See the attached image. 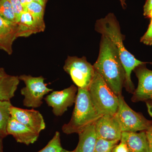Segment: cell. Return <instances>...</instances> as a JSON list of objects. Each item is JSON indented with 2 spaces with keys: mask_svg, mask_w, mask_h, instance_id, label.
<instances>
[{
  "mask_svg": "<svg viewBox=\"0 0 152 152\" xmlns=\"http://www.w3.org/2000/svg\"><path fill=\"white\" fill-rule=\"evenodd\" d=\"M95 29L102 35L108 38L117 50L124 69L125 80L124 87L128 92L133 94L134 86L131 79V74L136 67L148 62L137 59L126 49L124 45V36L121 34L118 21L113 13H110L104 18L96 22Z\"/></svg>",
  "mask_w": 152,
  "mask_h": 152,
  "instance_id": "cell-1",
  "label": "cell"
},
{
  "mask_svg": "<svg viewBox=\"0 0 152 152\" xmlns=\"http://www.w3.org/2000/svg\"><path fill=\"white\" fill-rule=\"evenodd\" d=\"M95 71L117 96L122 94L125 80L124 69L113 44L102 35L99 53L94 64Z\"/></svg>",
  "mask_w": 152,
  "mask_h": 152,
  "instance_id": "cell-2",
  "label": "cell"
},
{
  "mask_svg": "<svg viewBox=\"0 0 152 152\" xmlns=\"http://www.w3.org/2000/svg\"><path fill=\"white\" fill-rule=\"evenodd\" d=\"M75 104L70 120L62 128L63 132L66 134H79L95 124L102 116L94 105L88 89L78 88Z\"/></svg>",
  "mask_w": 152,
  "mask_h": 152,
  "instance_id": "cell-3",
  "label": "cell"
},
{
  "mask_svg": "<svg viewBox=\"0 0 152 152\" xmlns=\"http://www.w3.org/2000/svg\"><path fill=\"white\" fill-rule=\"evenodd\" d=\"M88 91L94 105L101 115H115L118 105V96L96 71Z\"/></svg>",
  "mask_w": 152,
  "mask_h": 152,
  "instance_id": "cell-4",
  "label": "cell"
},
{
  "mask_svg": "<svg viewBox=\"0 0 152 152\" xmlns=\"http://www.w3.org/2000/svg\"><path fill=\"white\" fill-rule=\"evenodd\" d=\"M118 105L115 115L122 132L145 131L152 125V121L148 120L140 113L133 110L128 105L122 94L118 96Z\"/></svg>",
  "mask_w": 152,
  "mask_h": 152,
  "instance_id": "cell-5",
  "label": "cell"
},
{
  "mask_svg": "<svg viewBox=\"0 0 152 152\" xmlns=\"http://www.w3.org/2000/svg\"><path fill=\"white\" fill-rule=\"evenodd\" d=\"M20 80L24 83L25 87L21 90V94L24 96L23 104L25 107L36 108L43 103L44 96L53 91L47 86L45 78L42 76L34 77L23 75L19 77Z\"/></svg>",
  "mask_w": 152,
  "mask_h": 152,
  "instance_id": "cell-6",
  "label": "cell"
},
{
  "mask_svg": "<svg viewBox=\"0 0 152 152\" xmlns=\"http://www.w3.org/2000/svg\"><path fill=\"white\" fill-rule=\"evenodd\" d=\"M64 69L70 76L78 88L88 90L95 74L94 66L87 61L85 57L68 56Z\"/></svg>",
  "mask_w": 152,
  "mask_h": 152,
  "instance_id": "cell-7",
  "label": "cell"
},
{
  "mask_svg": "<svg viewBox=\"0 0 152 152\" xmlns=\"http://www.w3.org/2000/svg\"><path fill=\"white\" fill-rule=\"evenodd\" d=\"M77 91V87L72 85L62 91L52 92L45 100L48 105L53 108L54 115L61 116L75 103Z\"/></svg>",
  "mask_w": 152,
  "mask_h": 152,
  "instance_id": "cell-8",
  "label": "cell"
},
{
  "mask_svg": "<svg viewBox=\"0 0 152 152\" xmlns=\"http://www.w3.org/2000/svg\"><path fill=\"white\" fill-rule=\"evenodd\" d=\"M146 65L139 66L134 70L138 83L132 97L133 102H145L152 98V70L148 69Z\"/></svg>",
  "mask_w": 152,
  "mask_h": 152,
  "instance_id": "cell-9",
  "label": "cell"
},
{
  "mask_svg": "<svg viewBox=\"0 0 152 152\" xmlns=\"http://www.w3.org/2000/svg\"><path fill=\"white\" fill-rule=\"evenodd\" d=\"M97 138L120 141L122 131L115 115L102 116L95 124Z\"/></svg>",
  "mask_w": 152,
  "mask_h": 152,
  "instance_id": "cell-10",
  "label": "cell"
},
{
  "mask_svg": "<svg viewBox=\"0 0 152 152\" xmlns=\"http://www.w3.org/2000/svg\"><path fill=\"white\" fill-rule=\"evenodd\" d=\"M10 114L11 116L19 122L39 134L45 129V123L42 114L33 108L26 110L12 106Z\"/></svg>",
  "mask_w": 152,
  "mask_h": 152,
  "instance_id": "cell-11",
  "label": "cell"
},
{
  "mask_svg": "<svg viewBox=\"0 0 152 152\" xmlns=\"http://www.w3.org/2000/svg\"><path fill=\"white\" fill-rule=\"evenodd\" d=\"M7 131L8 135L12 136L18 142L27 145L37 141L39 135V134L19 122L11 116L7 125Z\"/></svg>",
  "mask_w": 152,
  "mask_h": 152,
  "instance_id": "cell-12",
  "label": "cell"
},
{
  "mask_svg": "<svg viewBox=\"0 0 152 152\" xmlns=\"http://www.w3.org/2000/svg\"><path fill=\"white\" fill-rule=\"evenodd\" d=\"M18 24L0 16V49L10 55L13 44L17 38Z\"/></svg>",
  "mask_w": 152,
  "mask_h": 152,
  "instance_id": "cell-13",
  "label": "cell"
},
{
  "mask_svg": "<svg viewBox=\"0 0 152 152\" xmlns=\"http://www.w3.org/2000/svg\"><path fill=\"white\" fill-rule=\"evenodd\" d=\"M121 140L126 145L129 152H150L145 131L122 132Z\"/></svg>",
  "mask_w": 152,
  "mask_h": 152,
  "instance_id": "cell-14",
  "label": "cell"
},
{
  "mask_svg": "<svg viewBox=\"0 0 152 152\" xmlns=\"http://www.w3.org/2000/svg\"><path fill=\"white\" fill-rule=\"evenodd\" d=\"M18 24L17 38L28 37L34 34L44 31L42 27L33 18L29 13L24 11L20 18Z\"/></svg>",
  "mask_w": 152,
  "mask_h": 152,
  "instance_id": "cell-15",
  "label": "cell"
},
{
  "mask_svg": "<svg viewBox=\"0 0 152 152\" xmlns=\"http://www.w3.org/2000/svg\"><path fill=\"white\" fill-rule=\"evenodd\" d=\"M79 140L74 152H94L97 140L95 124L78 134Z\"/></svg>",
  "mask_w": 152,
  "mask_h": 152,
  "instance_id": "cell-16",
  "label": "cell"
},
{
  "mask_svg": "<svg viewBox=\"0 0 152 152\" xmlns=\"http://www.w3.org/2000/svg\"><path fill=\"white\" fill-rule=\"evenodd\" d=\"M20 81L18 76L8 75L0 77V101H10L15 96Z\"/></svg>",
  "mask_w": 152,
  "mask_h": 152,
  "instance_id": "cell-17",
  "label": "cell"
},
{
  "mask_svg": "<svg viewBox=\"0 0 152 152\" xmlns=\"http://www.w3.org/2000/svg\"><path fill=\"white\" fill-rule=\"evenodd\" d=\"M10 101H0V137L4 138L8 135L7 125L11 117Z\"/></svg>",
  "mask_w": 152,
  "mask_h": 152,
  "instance_id": "cell-18",
  "label": "cell"
},
{
  "mask_svg": "<svg viewBox=\"0 0 152 152\" xmlns=\"http://www.w3.org/2000/svg\"><path fill=\"white\" fill-rule=\"evenodd\" d=\"M45 10V7L39 3L33 1L28 5L24 11H28L34 20L45 30V24L44 20Z\"/></svg>",
  "mask_w": 152,
  "mask_h": 152,
  "instance_id": "cell-19",
  "label": "cell"
},
{
  "mask_svg": "<svg viewBox=\"0 0 152 152\" xmlns=\"http://www.w3.org/2000/svg\"><path fill=\"white\" fill-rule=\"evenodd\" d=\"M0 16L14 23H17L10 4L7 0H0Z\"/></svg>",
  "mask_w": 152,
  "mask_h": 152,
  "instance_id": "cell-20",
  "label": "cell"
},
{
  "mask_svg": "<svg viewBox=\"0 0 152 152\" xmlns=\"http://www.w3.org/2000/svg\"><path fill=\"white\" fill-rule=\"evenodd\" d=\"M119 142L97 138L94 152H113L114 148Z\"/></svg>",
  "mask_w": 152,
  "mask_h": 152,
  "instance_id": "cell-21",
  "label": "cell"
},
{
  "mask_svg": "<svg viewBox=\"0 0 152 152\" xmlns=\"http://www.w3.org/2000/svg\"><path fill=\"white\" fill-rule=\"evenodd\" d=\"M63 149L61 144L60 133L56 132L53 138L47 145L37 152H59Z\"/></svg>",
  "mask_w": 152,
  "mask_h": 152,
  "instance_id": "cell-22",
  "label": "cell"
},
{
  "mask_svg": "<svg viewBox=\"0 0 152 152\" xmlns=\"http://www.w3.org/2000/svg\"><path fill=\"white\" fill-rule=\"evenodd\" d=\"M10 4L12 8L15 16L17 23H18L20 20L22 14L24 12L20 0H7Z\"/></svg>",
  "mask_w": 152,
  "mask_h": 152,
  "instance_id": "cell-23",
  "label": "cell"
},
{
  "mask_svg": "<svg viewBox=\"0 0 152 152\" xmlns=\"http://www.w3.org/2000/svg\"><path fill=\"white\" fill-rule=\"evenodd\" d=\"M140 42L147 45H152V20H151V23L147 31L141 38Z\"/></svg>",
  "mask_w": 152,
  "mask_h": 152,
  "instance_id": "cell-24",
  "label": "cell"
},
{
  "mask_svg": "<svg viewBox=\"0 0 152 152\" xmlns=\"http://www.w3.org/2000/svg\"><path fill=\"white\" fill-rule=\"evenodd\" d=\"M113 152H129V151L124 142L120 140V143L117 144L115 147Z\"/></svg>",
  "mask_w": 152,
  "mask_h": 152,
  "instance_id": "cell-25",
  "label": "cell"
},
{
  "mask_svg": "<svg viewBox=\"0 0 152 152\" xmlns=\"http://www.w3.org/2000/svg\"><path fill=\"white\" fill-rule=\"evenodd\" d=\"M145 133L149 148V151L152 152V125L145 131Z\"/></svg>",
  "mask_w": 152,
  "mask_h": 152,
  "instance_id": "cell-26",
  "label": "cell"
},
{
  "mask_svg": "<svg viewBox=\"0 0 152 152\" xmlns=\"http://www.w3.org/2000/svg\"><path fill=\"white\" fill-rule=\"evenodd\" d=\"M152 10V0H147L143 7V15L148 17L150 11Z\"/></svg>",
  "mask_w": 152,
  "mask_h": 152,
  "instance_id": "cell-27",
  "label": "cell"
},
{
  "mask_svg": "<svg viewBox=\"0 0 152 152\" xmlns=\"http://www.w3.org/2000/svg\"><path fill=\"white\" fill-rule=\"evenodd\" d=\"M145 103L146 104L148 113L152 117V98L146 102Z\"/></svg>",
  "mask_w": 152,
  "mask_h": 152,
  "instance_id": "cell-28",
  "label": "cell"
},
{
  "mask_svg": "<svg viewBox=\"0 0 152 152\" xmlns=\"http://www.w3.org/2000/svg\"><path fill=\"white\" fill-rule=\"evenodd\" d=\"M20 1L21 4L23 8L24 9V11L28 5L30 3L33 1L34 0H20Z\"/></svg>",
  "mask_w": 152,
  "mask_h": 152,
  "instance_id": "cell-29",
  "label": "cell"
},
{
  "mask_svg": "<svg viewBox=\"0 0 152 152\" xmlns=\"http://www.w3.org/2000/svg\"><path fill=\"white\" fill-rule=\"evenodd\" d=\"M34 1L39 3L42 6L45 7L46 5L48 2V0H34Z\"/></svg>",
  "mask_w": 152,
  "mask_h": 152,
  "instance_id": "cell-30",
  "label": "cell"
},
{
  "mask_svg": "<svg viewBox=\"0 0 152 152\" xmlns=\"http://www.w3.org/2000/svg\"><path fill=\"white\" fill-rule=\"evenodd\" d=\"M119 1L120 3H121V5L124 10L126 8L127 4L126 2V0H118Z\"/></svg>",
  "mask_w": 152,
  "mask_h": 152,
  "instance_id": "cell-31",
  "label": "cell"
},
{
  "mask_svg": "<svg viewBox=\"0 0 152 152\" xmlns=\"http://www.w3.org/2000/svg\"><path fill=\"white\" fill-rule=\"evenodd\" d=\"M7 75L3 68H0V77H5Z\"/></svg>",
  "mask_w": 152,
  "mask_h": 152,
  "instance_id": "cell-32",
  "label": "cell"
},
{
  "mask_svg": "<svg viewBox=\"0 0 152 152\" xmlns=\"http://www.w3.org/2000/svg\"><path fill=\"white\" fill-rule=\"evenodd\" d=\"M0 152H3L2 138L0 137Z\"/></svg>",
  "mask_w": 152,
  "mask_h": 152,
  "instance_id": "cell-33",
  "label": "cell"
},
{
  "mask_svg": "<svg viewBox=\"0 0 152 152\" xmlns=\"http://www.w3.org/2000/svg\"><path fill=\"white\" fill-rule=\"evenodd\" d=\"M148 18H150L151 20H152V10L150 11L148 15Z\"/></svg>",
  "mask_w": 152,
  "mask_h": 152,
  "instance_id": "cell-34",
  "label": "cell"
},
{
  "mask_svg": "<svg viewBox=\"0 0 152 152\" xmlns=\"http://www.w3.org/2000/svg\"><path fill=\"white\" fill-rule=\"evenodd\" d=\"M59 152H74V151H68L63 149L62 151H61Z\"/></svg>",
  "mask_w": 152,
  "mask_h": 152,
  "instance_id": "cell-35",
  "label": "cell"
}]
</instances>
